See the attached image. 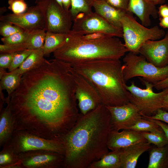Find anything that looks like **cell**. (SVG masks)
Wrapping results in <instances>:
<instances>
[{
  "mask_svg": "<svg viewBox=\"0 0 168 168\" xmlns=\"http://www.w3.org/2000/svg\"><path fill=\"white\" fill-rule=\"evenodd\" d=\"M44 16L46 32L68 34L73 24L69 11L61 7L55 0H36Z\"/></svg>",
  "mask_w": 168,
  "mask_h": 168,
  "instance_id": "9",
  "label": "cell"
},
{
  "mask_svg": "<svg viewBox=\"0 0 168 168\" xmlns=\"http://www.w3.org/2000/svg\"><path fill=\"white\" fill-rule=\"evenodd\" d=\"M124 45L128 52L138 54L143 44L148 40H157L166 34L165 31L156 26L151 28L139 23L133 13L127 11L121 20Z\"/></svg>",
  "mask_w": 168,
  "mask_h": 168,
  "instance_id": "5",
  "label": "cell"
},
{
  "mask_svg": "<svg viewBox=\"0 0 168 168\" xmlns=\"http://www.w3.org/2000/svg\"><path fill=\"white\" fill-rule=\"evenodd\" d=\"M8 8L13 13L20 14L26 11L27 6L25 0H8Z\"/></svg>",
  "mask_w": 168,
  "mask_h": 168,
  "instance_id": "34",
  "label": "cell"
},
{
  "mask_svg": "<svg viewBox=\"0 0 168 168\" xmlns=\"http://www.w3.org/2000/svg\"><path fill=\"white\" fill-rule=\"evenodd\" d=\"M0 20L17 26L24 31L29 32L39 30H44V16L36 4L27 9L26 12L20 14L14 13L1 16Z\"/></svg>",
  "mask_w": 168,
  "mask_h": 168,
  "instance_id": "13",
  "label": "cell"
},
{
  "mask_svg": "<svg viewBox=\"0 0 168 168\" xmlns=\"http://www.w3.org/2000/svg\"><path fill=\"white\" fill-rule=\"evenodd\" d=\"M63 7L67 11H69V8L71 5V0H62Z\"/></svg>",
  "mask_w": 168,
  "mask_h": 168,
  "instance_id": "44",
  "label": "cell"
},
{
  "mask_svg": "<svg viewBox=\"0 0 168 168\" xmlns=\"http://www.w3.org/2000/svg\"><path fill=\"white\" fill-rule=\"evenodd\" d=\"M11 23L2 22L0 26V34L3 37L9 36L17 32L24 31L20 27Z\"/></svg>",
  "mask_w": 168,
  "mask_h": 168,
  "instance_id": "33",
  "label": "cell"
},
{
  "mask_svg": "<svg viewBox=\"0 0 168 168\" xmlns=\"http://www.w3.org/2000/svg\"><path fill=\"white\" fill-rule=\"evenodd\" d=\"M27 49L26 43L17 44H1L0 53H13Z\"/></svg>",
  "mask_w": 168,
  "mask_h": 168,
  "instance_id": "36",
  "label": "cell"
},
{
  "mask_svg": "<svg viewBox=\"0 0 168 168\" xmlns=\"http://www.w3.org/2000/svg\"><path fill=\"white\" fill-rule=\"evenodd\" d=\"M127 11L135 14L146 27L151 25V16L156 18L158 15L156 5L147 0H129Z\"/></svg>",
  "mask_w": 168,
  "mask_h": 168,
  "instance_id": "18",
  "label": "cell"
},
{
  "mask_svg": "<svg viewBox=\"0 0 168 168\" xmlns=\"http://www.w3.org/2000/svg\"><path fill=\"white\" fill-rule=\"evenodd\" d=\"M73 69L68 63L45 59L39 67L22 75L19 86L6 98L15 130L47 139H60L80 114L75 97Z\"/></svg>",
  "mask_w": 168,
  "mask_h": 168,
  "instance_id": "1",
  "label": "cell"
},
{
  "mask_svg": "<svg viewBox=\"0 0 168 168\" xmlns=\"http://www.w3.org/2000/svg\"><path fill=\"white\" fill-rule=\"evenodd\" d=\"M150 119V118H149ZM159 125L162 129L168 140V125L159 120L150 119Z\"/></svg>",
  "mask_w": 168,
  "mask_h": 168,
  "instance_id": "42",
  "label": "cell"
},
{
  "mask_svg": "<svg viewBox=\"0 0 168 168\" xmlns=\"http://www.w3.org/2000/svg\"><path fill=\"white\" fill-rule=\"evenodd\" d=\"M33 50L26 49L13 53V56L8 72H11L19 68Z\"/></svg>",
  "mask_w": 168,
  "mask_h": 168,
  "instance_id": "31",
  "label": "cell"
},
{
  "mask_svg": "<svg viewBox=\"0 0 168 168\" xmlns=\"http://www.w3.org/2000/svg\"><path fill=\"white\" fill-rule=\"evenodd\" d=\"M44 56L43 47L33 50L21 66L16 70L23 75L36 68L44 62Z\"/></svg>",
  "mask_w": 168,
  "mask_h": 168,
  "instance_id": "23",
  "label": "cell"
},
{
  "mask_svg": "<svg viewBox=\"0 0 168 168\" xmlns=\"http://www.w3.org/2000/svg\"><path fill=\"white\" fill-rule=\"evenodd\" d=\"M127 129L143 132H154L163 131L162 128L150 119L143 117L139 119L133 126Z\"/></svg>",
  "mask_w": 168,
  "mask_h": 168,
  "instance_id": "28",
  "label": "cell"
},
{
  "mask_svg": "<svg viewBox=\"0 0 168 168\" xmlns=\"http://www.w3.org/2000/svg\"><path fill=\"white\" fill-rule=\"evenodd\" d=\"M70 32L82 39L86 40H98L111 36L107 34L100 32L75 33L70 31Z\"/></svg>",
  "mask_w": 168,
  "mask_h": 168,
  "instance_id": "35",
  "label": "cell"
},
{
  "mask_svg": "<svg viewBox=\"0 0 168 168\" xmlns=\"http://www.w3.org/2000/svg\"><path fill=\"white\" fill-rule=\"evenodd\" d=\"M158 14L159 18L168 17V5L167 4L161 5L158 8Z\"/></svg>",
  "mask_w": 168,
  "mask_h": 168,
  "instance_id": "41",
  "label": "cell"
},
{
  "mask_svg": "<svg viewBox=\"0 0 168 168\" xmlns=\"http://www.w3.org/2000/svg\"><path fill=\"white\" fill-rule=\"evenodd\" d=\"M112 6L124 11L127 12L129 0H105Z\"/></svg>",
  "mask_w": 168,
  "mask_h": 168,
  "instance_id": "37",
  "label": "cell"
},
{
  "mask_svg": "<svg viewBox=\"0 0 168 168\" xmlns=\"http://www.w3.org/2000/svg\"><path fill=\"white\" fill-rule=\"evenodd\" d=\"M13 53H0V68L8 69L12 59Z\"/></svg>",
  "mask_w": 168,
  "mask_h": 168,
  "instance_id": "39",
  "label": "cell"
},
{
  "mask_svg": "<svg viewBox=\"0 0 168 168\" xmlns=\"http://www.w3.org/2000/svg\"><path fill=\"white\" fill-rule=\"evenodd\" d=\"M70 12L73 20L81 14H86L92 11L94 0H71Z\"/></svg>",
  "mask_w": 168,
  "mask_h": 168,
  "instance_id": "27",
  "label": "cell"
},
{
  "mask_svg": "<svg viewBox=\"0 0 168 168\" xmlns=\"http://www.w3.org/2000/svg\"><path fill=\"white\" fill-rule=\"evenodd\" d=\"M22 168H63L64 155L52 151H30L18 154Z\"/></svg>",
  "mask_w": 168,
  "mask_h": 168,
  "instance_id": "11",
  "label": "cell"
},
{
  "mask_svg": "<svg viewBox=\"0 0 168 168\" xmlns=\"http://www.w3.org/2000/svg\"><path fill=\"white\" fill-rule=\"evenodd\" d=\"M78 73L90 82L106 106L122 105L130 102L119 59H100L71 65Z\"/></svg>",
  "mask_w": 168,
  "mask_h": 168,
  "instance_id": "3",
  "label": "cell"
},
{
  "mask_svg": "<svg viewBox=\"0 0 168 168\" xmlns=\"http://www.w3.org/2000/svg\"><path fill=\"white\" fill-rule=\"evenodd\" d=\"M73 69L76 84L75 97L78 101L81 113L84 115L103 104L102 100L99 92L92 83Z\"/></svg>",
  "mask_w": 168,
  "mask_h": 168,
  "instance_id": "12",
  "label": "cell"
},
{
  "mask_svg": "<svg viewBox=\"0 0 168 168\" xmlns=\"http://www.w3.org/2000/svg\"><path fill=\"white\" fill-rule=\"evenodd\" d=\"M7 72L5 69L0 68V78H1Z\"/></svg>",
  "mask_w": 168,
  "mask_h": 168,
  "instance_id": "47",
  "label": "cell"
},
{
  "mask_svg": "<svg viewBox=\"0 0 168 168\" xmlns=\"http://www.w3.org/2000/svg\"><path fill=\"white\" fill-rule=\"evenodd\" d=\"M15 130L14 122L9 106L3 108L0 114V147L11 138Z\"/></svg>",
  "mask_w": 168,
  "mask_h": 168,
  "instance_id": "20",
  "label": "cell"
},
{
  "mask_svg": "<svg viewBox=\"0 0 168 168\" xmlns=\"http://www.w3.org/2000/svg\"><path fill=\"white\" fill-rule=\"evenodd\" d=\"M110 114L102 104L85 114L63 137L65 148L63 168H88L109 152Z\"/></svg>",
  "mask_w": 168,
  "mask_h": 168,
  "instance_id": "2",
  "label": "cell"
},
{
  "mask_svg": "<svg viewBox=\"0 0 168 168\" xmlns=\"http://www.w3.org/2000/svg\"><path fill=\"white\" fill-rule=\"evenodd\" d=\"M149 150L147 168H168V144L162 147H151Z\"/></svg>",
  "mask_w": 168,
  "mask_h": 168,
  "instance_id": "22",
  "label": "cell"
},
{
  "mask_svg": "<svg viewBox=\"0 0 168 168\" xmlns=\"http://www.w3.org/2000/svg\"><path fill=\"white\" fill-rule=\"evenodd\" d=\"M162 109L168 111V94L165 97Z\"/></svg>",
  "mask_w": 168,
  "mask_h": 168,
  "instance_id": "45",
  "label": "cell"
},
{
  "mask_svg": "<svg viewBox=\"0 0 168 168\" xmlns=\"http://www.w3.org/2000/svg\"><path fill=\"white\" fill-rule=\"evenodd\" d=\"M68 34H62L46 32L45 40L43 49L44 56L54 53L65 43Z\"/></svg>",
  "mask_w": 168,
  "mask_h": 168,
  "instance_id": "25",
  "label": "cell"
},
{
  "mask_svg": "<svg viewBox=\"0 0 168 168\" xmlns=\"http://www.w3.org/2000/svg\"><path fill=\"white\" fill-rule=\"evenodd\" d=\"M0 152V168H22L18 155L8 143L5 144Z\"/></svg>",
  "mask_w": 168,
  "mask_h": 168,
  "instance_id": "24",
  "label": "cell"
},
{
  "mask_svg": "<svg viewBox=\"0 0 168 168\" xmlns=\"http://www.w3.org/2000/svg\"><path fill=\"white\" fill-rule=\"evenodd\" d=\"M29 32L23 31L17 32L7 37H3L1 40L3 44H17L25 42Z\"/></svg>",
  "mask_w": 168,
  "mask_h": 168,
  "instance_id": "32",
  "label": "cell"
},
{
  "mask_svg": "<svg viewBox=\"0 0 168 168\" xmlns=\"http://www.w3.org/2000/svg\"><path fill=\"white\" fill-rule=\"evenodd\" d=\"M46 34L44 30H36L29 32L25 42L27 49L34 50L43 47Z\"/></svg>",
  "mask_w": 168,
  "mask_h": 168,
  "instance_id": "29",
  "label": "cell"
},
{
  "mask_svg": "<svg viewBox=\"0 0 168 168\" xmlns=\"http://www.w3.org/2000/svg\"><path fill=\"white\" fill-rule=\"evenodd\" d=\"M152 4L156 5L163 4L165 2V0H147Z\"/></svg>",
  "mask_w": 168,
  "mask_h": 168,
  "instance_id": "46",
  "label": "cell"
},
{
  "mask_svg": "<svg viewBox=\"0 0 168 168\" xmlns=\"http://www.w3.org/2000/svg\"><path fill=\"white\" fill-rule=\"evenodd\" d=\"M127 52L119 37L110 36L100 39L86 40L69 32L64 44L53 54L55 58L72 65L97 59H119Z\"/></svg>",
  "mask_w": 168,
  "mask_h": 168,
  "instance_id": "4",
  "label": "cell"
},
{
  "mask_svg": "<svg viewBox=\"0 0 168 168\" xmlns=\"http://www.w3.org/2000/svg\"><path fill=\"white\" fill-rule=\"evenodd\" d=\"M151 147L147 141L140 142L121 148V168H135L140 156Z\"/></svg>",
  "mask_w": 168,
  "mask_h": 168,
  "instance_id": "19",
  "label": "cell"
},
{
  "mask_svg": "<svg viewBox=\"0 0 168 168\" xmlns=\"http://www.w3.org/2000/svg\"><path fill=\"white\" fill-rule=\"evenodd\" d=\"M62 7H63L62 0H55Z\"/></svg>",
  "mask_w": 168,
  "mask_h": 168,
  "instance_id": "48",
  "label": "cell"
},
{
  "mask_svg": "<svg viewBox=\"0 0 168 168\" xmlns=\"http://www.w3.org/2000/svg\"><path fill=\"white\" fill-rule=\"evenodd\" d=\"M122 70L124 78L127 81L136 77H141L152 83L168 77V65L162 68L156 67L148 62L141 55L129 52L123 59Z\"/></svg>",
  "mask_w": 168,
  "mask_h": 168,
  "instance_id": "6",
  "label": "cell"
},
{
  "mask_svg": "<svg viewBox=\"0 0 168 168\" xmlns=\"http://www.w3.org/2000/svg\"><path fill=\"white\" fill-rule=\"evenodd\" d=\"M72 32H100L110 36L123 38L122 30L111 25L104 18L92 11L79 15L73 21Z\"/></svg>",
  "mask_w": 168,
  "mask_h": 168,
  "instance_id": "10",
  "label": "cell"
},
{
  "mask_svg": "<svg viewBox=\"0 0 168 168\" xmlns=\"http://www.w3.org/2000/svg\"><path fill=\"white\" fill-rule=\"evenodd\" d=\"M153 84V87L158 90H162L168 88V77L162 81Z\"/></svg>",
  "mask_w": 168,
  "mask_h": 168,
  "instance_id": "40",
  "label": "cell"
},
{
  "mask_svg": "<svg viewBox=\"0 0 168 168\" xmlns=\"http://www.w3.org/2000/svg\"><path fill=\"white\" fill-rule=\"evenodd\" d=\"M121 149L108 152L100 160L91 163L88 168H121Z\"/></svg>",
  "mask_w": 168,
  "mask_h": 168,
  "instance_id": "21",
  "label": "cell"
},
{
  "mask_svg": "<svg viewBox=\"0 0 168 168\" xmlns=\"http://www.w3.org/2000/svg\"><path fill=\"white\" fill-rule=\"evenodd\" d=\"M106 107L110 114L111 130L127 129L142 118L138 108L130 102L120 106Z\"/></svg>",
  "mask_w": 168,
  "mask_h": 168,
  "instance_id": "14",
  "label": "cell"
},
{
  "mask_svg": "<svg viewBox=\"0 0 168 168\" xmlns=\"http://www.w3.org/2000/svg\"><path fill=\"white\" fill-rule=\"evenodd\" d=\"M143 136L150 144L158 147H162L168 144V140L164 131L150 132H142Z\"/></svg>",
  "mask_w": 168,
  "mask_h": 168,
  "instance_id": "30",
  "label": "cell"
},
{
  "mask_svg": "<svg viewBox=\"0 0 168 168\" xmlns=\"http://www.w3.org/2000/svg\"><path fill=\"white\" fill-rule=\"evenodd\" d=\"M147 141L142 132L131 129H124L120 132L111 130L109 135L107 146L109 149L112 151Z\"/></svg>",
  "mask_w": 168,
  "mask_h": 168,
  "instance_id": "16",
  "label": "cell"
},
{
  "mask_svg": "<svg viewBox=\"0 0 168 168\" xmlns=\"http://www.w3.org/2000/svg\"><path fill=\"white\" fill-rule=\"evenodd\" d=\"M139 54L157 67L168 65V31L160 40H148L140 47Z\"/></svg>",
  "mask_w": 168,
  "mask_h": 168,
  "instance_id": "15",
  "label": "cell"
},
{
  "mask_svg": "<svg viewBox=\"0 0 168 168\" xmlns=\"http://www.w3.org/2000/svg\"><path fill=\"white\" fill-rule=\"evenodd\" d=\"M142 116L159 120L168 123V112L162 109H159L153 115L151 116L142 115Z\"/></svg>",
  "mask_w": 168,
  "mask_h": 168,
  "instance_id": "38",
  "label": "cell"
},
{
  "mask_svg": "<svg viewBox=\"0 0 168 168\" xmlns=\"http://www.w3.org/2000/svg\"><path fill=\"white\" fill-rule=\"evenodd\" d=\"M159 25L163 28L168 29V17L159 18Z\"/></svg>",
  "mask_w": 168,
  "mask_h": 168,
  "instance_id": "43",
  "label": "cell"
},
{
  "mask_svg": "<svg viewBox=\"0 0 168 168\" xmlns=\"http://www.w3.org/2000/svg\"><path fill=\"white\" fill-rule=\"evenodd\" d=\"M92 7L95 12L111 25L122 30L121 20L126 12L112 6L105 0H94Z\"/></svg>",
  "mask_w": 168,
  "mask_h": 168,
  "instance_id": "17",
  "label": "cell"
},
{
  "mask_svg": "<svg viewBox=\"0 0 168 168\" xmlns=\"http://www.w3.org/2000/svg\"><path fill=\"white\" fill-rule=\"evenodd\" d=\"M139 78L146 88L138 87L134 82H131L130 86L126 85V88L130 93V102L137 106L142 116L152 115L159 109L162 108L165 97L168 94V88L155 93L153 91L152 83L142 78Z\"/></svg>",
  "mask_w": 168,
  "mask_h": 168,
  "instance_id": "7",
  "label": "cell"
},
{
  "mask_svg": "<svg viewBox=\"0 0 168 168\" xmlns=\"http://www.w3.org/2000/svg\"><path fill=\"white\" fill-rule=\"evenodd\" d=\"M7 143L9 144L18 154L40 150L52 151L64 155L65 154L62 139H47L23 130H15Z\"/></svg>",
  "mask_w": 168,
  "mask_h": 168,
  "instance_id": "8",
  "label": "cell"
},
{
  "mask_svg": "<svg viewBox=\"0 0 168 168\" xmlns=\"http://www.w3.org/2000/svg\"><path fill=\"white\" fill-rule=\"evenodd\" d=\"M22 76L15 70L7 72L0 78V88L7 91L8 94L7 98H10L11 94L19 86Z\"/></svg>",
  "mask_w": 168,
  "mask_h": 168,
  "instance_id": "26",
  "label": "cell"
}]
</instances>
